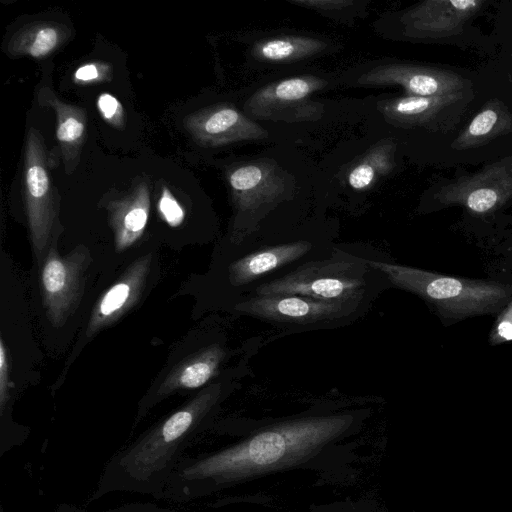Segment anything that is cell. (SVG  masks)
<instances>
[{
    "mask_svg": "<svg viewBox=\"0 0 512 512\" xmlns=\"http://www.w3.org/2000/svg\"><path fill=\"white\" fill-rule=\"evenodd\" d=\"M356 412L305 416L270 425L243 441L183 466L186 485L225 483L297 464L356 426Z\"/></svg>",
    "mask_w": 512,
    "mask_h": 512,
    "instance_id": "1",
    "label": "cell"
},
{
    "mask_svg": "<svg viewBox=\"0 0 512 512\" xmlns=\"http://www.w3.org/2000/svg\"><path fill=\"white\" fill-rule=\"evenodd\" d=\"M366 261L386 277L391 287L419 296L448 325L499 313L512 298V286L508 284L443 275L370 258Z\"/></svg>",
    "mask_w": 512,
    "mask_h": 512,
    "instance_id": "2",
    "label": "cell"
},
{
    "mask_svg": "<svg viewBox=\"0 0 512 512\" xmlns=\"http://www.w3.org/2000/svg\"><path fill=\"white\" fill-rule=\"evenodd\" d=\"M388 287L391 285L386 277L371 267L366 258L335 247L330 256L306 262L257 287L249 296L298 295L372 306Z\"/></svg>",
    "mask_w": 512,
    "mask_h": 512,
    "instance_id": "3",
    "label": "cell"
},
{
    "mask_svg": "<svg viewBox=\"0 0 512 512\" xmlns=\"http://www.w3.org/2000/svg\"><path fill=\"white\" fill-rule=\"evenodd\" d=\"M223 392V384L210 385L127 448L115 464L121 478L140 488L152 487L167 478L176 458Z\"/></svg>",
    "mask_w": 512,
    "mask_h": 512,
    "instance_id": "4",
    "label": "cell"
},
{
    "mask_svg": "<svg viewBox=\"0 0 512 512\" xmlns=\"http://www.w3.org/2000/svg\"><path fill=\"white\" fill-rule=\"evenodd\" d=\"M233 308L281 329L284 334L349 325L363 317L371 305L298 295H254L237 300Z\"/></svg>",
    "mask_w": 512,
    "mask_h": 512,
    "instance_id": "5",
    "label": "cell"
},
{
    "mask_svg": "<svg viewBox=\"0 0 512 512\" xmlns=\"http://www.w3.org/2000/svg\"><path fill=\"white\" fill-rule=\"evenodd\" d=\"M335 246L313 236L290 238L278 243H252L227 267L228 284L248 297L259 286L277 279L300 265L326 258ZM238 299V300H239Z\"/></svg>",
    "mask_w": 512,
    "mask_h": 512,
    "instance_id": "6",
    "label": "cell"
},
{
    "mask_svg": "<svg viewBox=\"0 0 512 512\" xmlns=\"http://www.w3.org/2000/svg\"><path fill=\"white\" fill-rule=\"evenodd\" d=\"M434 200L440 207L459 206L476 216L497 212L512 200V155L448 181Z\"/></svg>",
    "mask_w": 512,
    "mask_h": 512,
    "instance_id": "7",
    "label": "cell"
},
{
    "mask_svg": "<svg viewBox=\"0 0 512 512\" xmlns=\"http://www.w3.org/2000/svg\"><path fill=\"white\" fill-rule=\"evenodd\" d=\"M41 135L30 129L25 160V205L34 252L42 261L58 213Z\"/></svg>",
    "mask_w": 512,
    "mask_h": 512,
    "instance_id": "8",
    "label": "cell"
},
{
    "mask_svg": "<svg viewBox=\"0 0 512 512\" xmlns=\"http://www.w3.org/2000/svg\"><path fill=\"white\" fill-rule=\"evenodd\" d=\"M91 262L89 251L77 247L61 257L52 246L41 268L43 304L50 322L60 327L77 308L84 287L85 272Z\"/></svg>",
    "mask_w": 512,
    "mask_h": 512,
    "instance_id": "9",
    "label": "cell"
},
{
    "mask_svg": "<svg viewBox=\"0 0 512 512\" xmlns=\"http://www.w3.org/2000/svg\"><path fill=\"white\" fill-rule=\"evenodd\" d=\"M472 99V89L438 97L407 95L381 102L379 109L395 125L446 133L458 124Z\"/></svg>",
    "mask_w": 512,
    "mask_h": 512,
    "instance_id": "10",
    "label": "cell"
},
{
    "mask_svg": "<svg viewBox=\"0 0 512 512\" xmlns=\"http://www.w3.org/2000/svg\"><path fill=\"white\" fill-rule=\"evenodd\" d=\"M326 81L315 76H298L271 83L257 90L247 101L255 117L273 121L315 119L321 113L318 103L309 100Z\"/></svg>",
    "mask_w": 512,
    "mask_h": 512,
    "instance_id": "11",
    "label": "cell"
},
{
    "mask_svg": "<svg viewBox=\"0 0 512 512\" xmlns=\"http://www.w3.org/2000/svg\"><path fill=\"white\" fill-rule=\"evenodd\" d=\"M360 85H400L410 96L438 97L471 90L472 84L460 74L443 68L391 63L361 75Z\"/></svg>",
    "mask_w": 512,
    "mask_h": 512,
    "instance_id": "12",
    "label": "cell"
},
{
    "mask_svg": "<svg viewBox=\"0 0 512 512\" xmlns=\"http://www.w3.org/2000/svg\"><path fill=\"white\" fill-rule=\"evenodd\" d=\"M485 4L483 0H427L407 10L401 20L410 37L443 39L463 32Z\"/></svg>",
    "mask_w": 512,
    "mask_h": 512,
    "instance_id": "13",
    "label": "cell"
},
{
    "mask_svg": "<svg viewBox=\"0 0 512 512\" xmlns=\"http://www.w3.org/2000/svg\"><path fill=\"white\" fill-rule=\"evenodd\" d=\"M150 263V255L137 259L102 295L91 313L88 335L113 323L136 304L144 290Z\"/></svg>",
    "mask_w": 512,
    "mask_h": 512,
    "instance_id": "14",
    "label": "cell"
},
{
    "mask_svg": "<svg viewBox=\"0 0 512 512\" xmlns=\"http://www.w3.org/2000/svg\"><path fill=\"white\" fill-rule=\"evenodd\" d=\"M188 126L199 141L213 146L267 137L261 126L228 105H219L195 115Z\"/></svg>",
    "mask_w": 512,
    "mask_h": 512,
    "instance_id": "15",
    "label": "cell"
},
{
    "mask_svg": "<svg viewBox=\"0 0 512 512\" xmlns=\"http://www.w3.org/2000/svg\"><path fill=\"white\" fill-rule=\"evenodd\" d=\"M277 180L268 167L252 163L236 168L229 175L237 208L243 214L248 213V226L243 241L251 236L254 213L277 196Z\"/></svg>",
    "mask_w": 512,
    "mask_h": 512,
    "instance_id": "16",
    "label": "cell"
},
{
    "mask_svg": "<svg viewBox=\"0 0 512 512\" xmlns=\"http://www.w3.org/2000/svg\"><path fill=\"white\" fill-rule=\"evenodd\" d=\"M512 131V112L499 99L487 101L452 141L457 151L477 148Z\"/></svg>",
    "mask_w": 512,
    "mask_h": 512,
    "instance_id": "17",
    "label": "cell"
},
{
    "mask_svg": "<svg viewBox=\"0 0 512 512\" xmlns=\"http://www.w3.org/2000/svg\"><path fill=\"white\" fill-rule=\"evenodd\" d=\"M226 356L225 348L219 344L210 345L197 352L172 370L160 386L158 395L164 396L179 389L202 387L217 375Z\"/></svg>",
    "mask_w": 512,
    "mask_h": 512,
    "instance_id": "18",
    "label": "cell"
},
{
    "mask_svg": "<svg viewBox=\"0 0 512 512\" xmlns=\"http://www.w3.org/2000/svg\"><path fill=\"white\" fill-rule=\"evenodd\" d=\"M149 213L147 191H141L132 201H126L115 208L112 225L116 249L122 251L132 245L143 233Z\"/></svg>",
    "mask_w": 512,
    "mask_h": 512,
    "instance_id": "19",
    "label": "cell"
},
{
    "mask_svg": "<svg viewBox=\"0 0 512 512\" xmlns=\"http://www.w3.org/2000/svg\"><path fill=\"white\" fill-rule=\"evenodd\" d=\"M326 44L305 36H282L257 42L253 55L267 62H289L324 50Z\"/></svg>",
    "mask_w": 512,
    "mask_h": 512,
    "instance_id": "20",
    "label": "cell"
},
{
    "mask_svg": "<svg viewBox=\"0 0 512 512\" xmlns=\"http://www.w3.org/2000/svg\"><path fill=\"white\" fill-rule=\"evenodd\" d=\"M393 166V144L376 147L359 162L348 175L349 185L363 190L374 183L376 178L387 174Z\"/></svg>",
    "mask_w": 512,
    "mask_h": 512,
    "instance_id": "21",
    "label": "cell"
},
{
    "mask_svg": "<svg viewBox=\"0 0 512 512\" xmlns=\"http://www.w3.org/2000/svg\"><path fill=\"white\" fill-rule=\"evenodd\" d=\"M57 112L56 136L67 157L79 149L85 132V116L79 109L65 105L57 99L52 101Z\"/></svg>",
    "mask_w": 512,
    "mask_h": 512,
    "instance_id": "22",
    "label": "cell"
},
{
    "mask_svg": "<svg viewBox=\"0 0 512 512\" xmlns=\"http://www.w3.org/2000/svg\"><path fill=\"white\" fill-rule=\"evenodd\" d=\"M61 40V32L54 25L40 24L21 33L13 41L15 52L35 58L49 54Z\"/></svg>",
    "mask_w": 512,
    "mask_h": 512,
    "instance_id": "23",
    "label": "cell"
},
{
    "mask_svg": "<svg viewBox=\"0 0 512 512\" xmlns=\"http://www.w3.org/2000/svg\"><path fill=\"white\" fill-rule=\"evenodd\" d=\"M488 341L492 346L512 341V298L498 313Z\"/></svg>",
    "mask_w": 512,
    "mask_h": 512,
    "instance_id": "24",
    "label": "cell"
},
{
    "mask_svg": "<svg viewBox=\"0 0 512 512\" xmlns=\"http://www.w3.org/2000/svg\"><path fill=\"white\" fill-rule=\"evenodd\" d=\"M158 207L163 218L170 226L176 227L182 223L184 211L167 188H163Z\"/></svg>",
    "mask_w": 512,
    "mask_h": 512,
    "instance_id": "25",
    "label": "cell"
},
{
    "mask_svg": "<svg viewBox=\"0 0 512 512\" xmlns=\"http://www.w3.org/2000/svg\"><path fill=\"white\" fill-rule=\"evenodd\" d=\"M10 390V362L8 350L4 340L0 339V407L3 412L9 399Z\"/></svg>",
    "mask_w": 512,
    "mask_h": 512,
    "instance_id": "26",
    "label": "cell"
},
{
    "mask_svg": "<svg viewBox=\"0 0 512 512\" xmlns=\"http://www.w3.org/2000/svg\"><path fill=\"white\" fill-rule=\"evenodd\" d=\"M97 107L104 119L107 121L115 123V121L119 120L122 115V107L118 100L108 94H101L97 101Z\"/></svg>",
    "mask_w": 512,
    "mask_h": 512,
    "instance_id": "27",
    "label": "cell"
},
{
    "mask_svg": "<svg viewBox=\"0 0 512 512\" xmlns=\"http://www.w3.org/2000/svg\"><path fill=\"white\" fill-rule=\"evenodd\" d=\"M291 3L319 11H337L349 8L355 2L349 0H293Z\"/></svg>",
    "mask_w": 512,
    "mask_h": 512,
    "instance_id": "28",
    "label": "cell"
},
{
    "mask_svg": "<svg viewBox=\"0 0 512 512\" xmlns=\"http://www.w3.org/2000/svg\"><path fill=\"white\" fill-rule=\"evenodd\" d=\"M99 70L94 64H86L78 68L75 72V78L80 81H91L97 79Z\"/></svg>",
    "mask_w": 512,
    "mask_h": 512,
    "instance_id": "29",
    "label": "cell"
},
{
    "mask_svg": "<svg viewBox=\"0 0 512 512\" xmlns=\"http://www.w3.org/2000/svg\"><path fill=\"white\" fill-rule=\"evenodd\" d=\"M328 512H372V511H365L360 508H356V505L354 504H341L339 508H335L332 511Z\"/></svg>",
    "mask_w": 512,
    "mask_h": 512,
    "instance_id": "30",
    "label": "cell"
},
{
    "mask_svg": "<svg viewBox=\"0 0 512 512\" xmlns=\"http://www.w3.org/2000/svg\"><path fill=\"white\" fill-rule=\"evenodd\" d=\"M511 247H512V244H511Z\"/></svg>",
    "mask_w": 512,
    "mask_h": 512,
    "instance_id": "31",
    "label": "cell"
}]
</instances>
